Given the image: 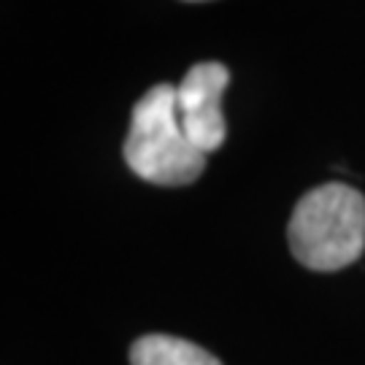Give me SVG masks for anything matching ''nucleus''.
Masks as SVG:
<instances>
[{
  "label": "nucleus",
  "mask_w": 365,
  "mask_h": 365,
  "mask_svg": "<svg viewBox=\"0 0 365 365\" xmlns=\"http://www.w3.org/2000/svg\"><path fill=\"white\" fill-rule=\"evenodd\" d=\"M295 260L312 271H341L365 249V197L349 184L314 187L298 200L287 227Z\"/></svg>",
  "instance_id": "obj_1"
},
{
  "label": "nucleus",
  "mask_w": 365,
  "mask_h": 365,
  "mask_svg": "<svg viewBox=\"0 0 365 365\" xmlns=\"http://www.w3.org/2000/svg\"><path fill=\"white\" fill-rule=\"evenodd\" d=\"M125 160L135 176L160 187H184L203 173L206 155L179 122L173 84H157L133 106Z\"/></svg>",
  "instance_id": "obj_2"
},
{
  "label": "nucleus",
  "mask_w": 365,
  "mask_h": 365,
  "mask_svg": "<svg viewBox=\"0 0 365 365\" xmlns=\"http://www.w3.org/2000/svg\"><path fill=\"white\" fill-rule=\"evenodd\" d=\"M230 84V71L217 60L197 63L176 84V111L184 133L192 144L209 155L227 138V122L222 114V95Z\"/></svg>",
  "instance_id": "obj_3"
},
{
  "label": "nucleus",
  "mask_w": 365,
  "mask_h": 365,
  "mask_svg": "<svg viewBox=\"0 0 365 365\" xmlns=\"http://www.w3.org/2000/svg\"><path fill=\"white\" fill-rule=\"evenodd\" d=\"M133 365H222L211 352L176 336H141L130 349Z\"/></svg>",
  "instance_id": "obj_4"
}]
</instances>
